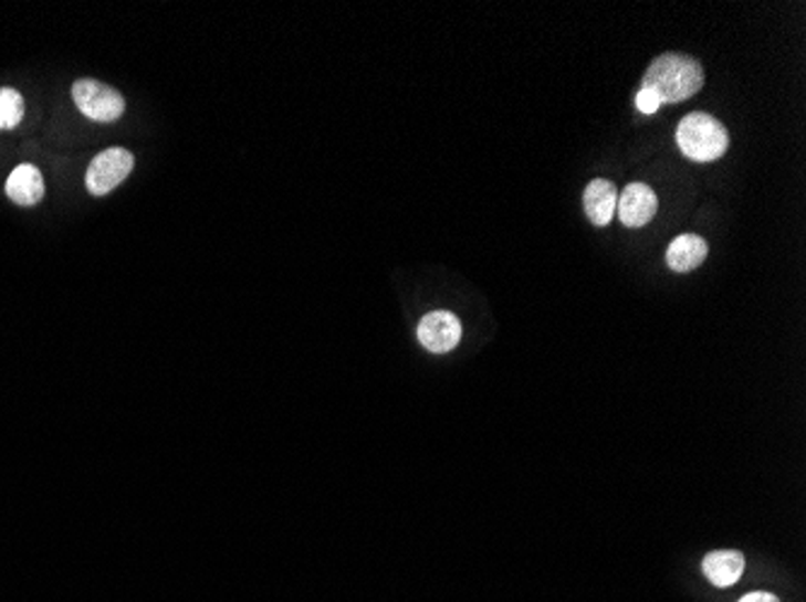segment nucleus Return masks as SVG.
<instances>
[{
	"mask_svg": "<svg viewBox=\"0 0 806 602\" xmlns=\"http://www.w3.org/2000/svg\"><path fill=\"white\" fill-rule=\"evenodd\" d=\"M703 65L683 53H662L642 77V87L652 89L662 104H679L693 97L703 87Z\"/></svg>",
	"mask_w": 806,
	"mask_h": 602,
	"instance_id": "1",
	"label": "nucleus"
},
{
	"mask_svg": "<svg viewBox=\"0 0 806 602\" xmlns=\"http://www.w3.org/2000/svg\"><path fill=\"white\" fill-rule=\"evenodd\" d=\"M677 145L693 162H715L730 147V133L715 116L695 112L681 118L677 128Z\"/></svg>",
	"mask_w": 806,
	"mask_h": 602,
	"instance_id": "2",
	"label": "nucleus"
},
{
	"mask_svg": "<svg viewBox=\"0 0 806 602\" xmlns=\"http://www.w3.org/2000/svg\"><path fill=\"white\" fill-rule=\"evenodd\" d=\"M73 102L77 112L97 124H114L126 112V99L118 89L100 83V80L83 77L73 83Z\"/></svg>",
	"mask_w": 806,
	"mask_h": 602,
	"instance_id": "3",
	"label": "nucleus"
},
{
	"mask_svg": "<svg viewBox=\"0 0 806 602\" xmlns=\"http://www.w3.org/2000/svg\"><path fill=\"white\" fill-rule=\"evenodd\" d=\"M136 159L124 147H109V150L100 152L92 159L87 173H85V186L92 196H107L114 191L118 183H124L126 177L134 169Z\"/></svg>",
	"mask_w": 806,
	"mask_h": 602,
	"instance_id": "4",
	"label": "nucleus"
},
{
	"mask_svg": "<svg viewBox=\"0 0 806 602\" xmlns=\"http://www.w3.org/2000/svg\"><path fill=\"white\" fill-rule=\"evenodd\" d=\"M418 340L430 352L444 355L461 340V320L449 311H430L418 324Z\"/></svg>",
	"mask_w": 806,
	"mask_h": 602,
	"instance_id": "5",
	"label": "nucleus"
},
{
	"mask_svg": "<svg viewBox=\"0 0 806 602\" xmlns=\"http://www.w3.org/2000/svg\"><path fill=\"white\" fill-rule=\"evenodd\" d=\"M616 208L618 220L630 226V230H638V226H645L657 215L659 200L647 183H628L624 193L618 196Z\"/></svg>",
	"mask_w": 806,
	"mask_h": 602,
	"instance_id": "6",
	"label": "nucleus"
},
{
	"mask_svg": "<svg viewBox=\"0 0 806 602\" xmlns=\"http://www.w3.org/2000/svg\"><path fill=\"white\" fill-rule=\"evenodd\" d=\"M46 189H44V177L39 167L34 165H20L10 171V177L6 181V196L12 200L15 205L22 208H32L42 203Z\"/></svg>",
	"mask_w": 806,
	"mask_h": 602,
	"instance_id": "7",
	"label": "nucleus"
},
{
	"mask_svg": "<svg viewBox=\"0 0 806 602\" xmlns=\"http://www.w3.org/2000/svg\"><path fill=\"white\" fill-rule=\"evenodd\" d=\"M708 258V244L698 234H681L667 249V265L673 273H691Z\"/></svg>",
	"mask_w": 806,
	"mask_h": 602,
	"instance_id": "8",
	"label": "nucleus"
},
{
	"mask_svg": "<svg viewBox=\"0 0 806 602\" xmlns=\"http://www.w3.org/2000/svg\"><path fill=\"white\" fill-rule=\"evenodd\" d=\"M618 191L609 179H594L585 189V212L592 224L606 226L614 220Z\"/></svg>",
	"mask_w": 806,
	"mask_h": 602,
	"instance_id": "9",
	"label": "nucleus"
},
{
	"mask_svg": "<svg viewBox=\"0 0 806 602\" xmlns=\"http://www.w3.org/2000/svg\"><path fill=\"white\" fill-rule=\"evenodd\" d=\"M703 571L712 585H718V588L734 585L744 573V557H742V552H734V550L710 552L703 561Z\"/></svg>",
	"mask_w": 806,
	"mask_h": 602,
	"instance_id": "10",
	"label": "nucleus"
},
{
	"mask_svg": "<svg viewBox=\"0 0 806 602\" xmlns=\"http://www.w3.org/2000/svg\"><path fill=\"white\" fill-rule=\"evenodd\" d=\"M24 118V97L18 89L0 87V130H12Z\"/></svg>",
	"mask_w": 806,
	"mask_h": 602,
	"instance_id": "11",
	"label": "nucleus"
},
{
	"mask_svg": "<svg viewBox=\"0 0 806 602\" xmlns=\"http://www.w3.org/2000/svg\"><path fill=\"white\" fill-rule=\"evenodd\" d=\"M636 106H638V112H642V114H655L659 106H662V102L657 99V95L652 89L640 87V92L636 95Z\"/></svg>",
	"mask_w": 806,
	"mask_h": 602,
	"instance_id": "12",
	"label": "nucleus"
},
{
	"mask_svg": "<svg viewBox=\"0 0 806 602\" xmlns=\"http://www.w3.org/2000/svg\"><path fill=\"white\" fill-rule=\"evenodd\" d=\"M739 602H779V600L775 595H771V593H749V595H744Z\"/></svg>",
	"mask_w": 806,
	"mask_h": 602,
	"instance_id": "13",
	"label": "nucleus"
}]
</instances>
